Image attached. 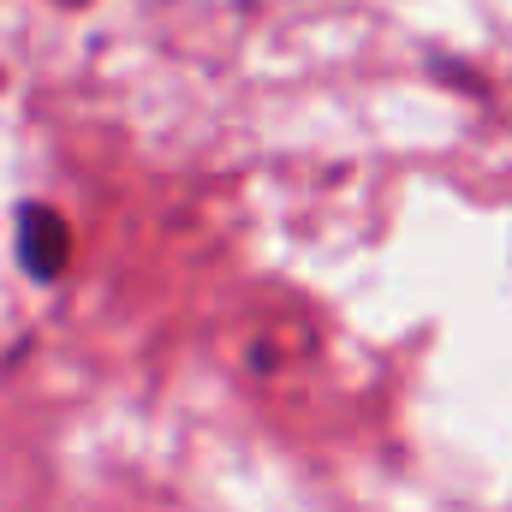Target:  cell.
<instances>
[{"label": "cell", "mask_w": 512, "mask_h": 512, "mask_svg": "<svg viewBox=\"0 0 512 512\" xmlns=\"http://www.w3.org/2000/svg\"><path fill=\"white\" fill-rule=\"evenodd\" d=\"M66 251H72V233H66V221L54 215V209H24L18 215V256H24V268L30 274H42V280H54L60 268H66Z\"/></svg>", "instance_id": "obj_1"}]
</instances>
